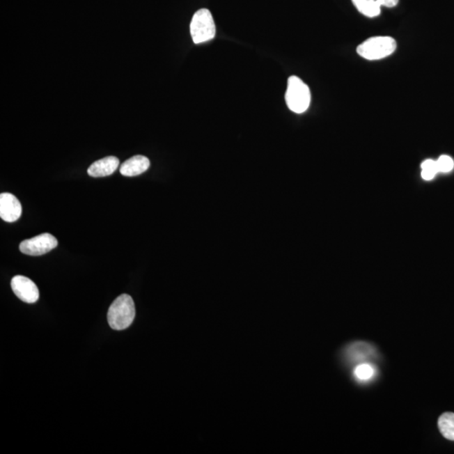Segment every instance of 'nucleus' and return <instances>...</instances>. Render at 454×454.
Returning <instances> with one entry per match:
<instances>
[{
    "instance_id": "nucleus-1",
    "label": "nucleus",
    "mask_w": 454,
    "mask_h": 454,
    "mask_svg": "<svg viewBox=\"0 0 454 454\" xmlns=\"http://www.w3.org/2000/svg\"><path fill=\"white\" fill-rule=\"evenodd\" d=\"M136 315V307L133 299L123 294L117 297L109 308L108 322L114 330L127 329L132 325Z\"/></svg>"
},
{
    "instance_id": "nucleus-2",
    "label": "nucleus",
    "mask_w": 454,
    "mask_h": 454,
    "mask_svg": "<svg viewBox=\"0 0 454 454\" xmlns=\"http://www.w3.org/2000/svg\"><path fill=\"white\" fill-rule=\"evenodd\" d=\"M311 91L307 84L297 76L290 77L285 94V101L291 111L306 112L311 104Z\"/></svg>"
},
{
    "instance_id": "nucleus-3",
    "label": "nucleus",
    "mask_w": 454,
    "mask_h": 454,
    "mask_svg": "<svg viewBox=\"0 0 454 454\" xmlns=\"http://www.w3.org/2000/svg\"><path fill=\"white\" fill-rule=\"evenodd\" d=\"M396 47V40L391 36H374L361 43L357 52L364 59L375 61L391 55Z\"/></svg>"
},
{
    "instance_id": "nucleus-4",
    "label": "nucleus",
    "mask_w": 454,
    "mask_h": 454,
    "mask_svg": "<svg viewBox=\"0 0 454 454\" xmlns=\"http://www.w3.org/2000/svg\"><path fill=\"white\" fill-rule=\"evenodd\" d=\"M190 34L196 44L209 42L214 39L216 36V25L209 10H198L194 15L190 23Z\"/></svg>"
},
{
    "instance_id": "nucleus-5",
    "label": "nucleus",
    "mask_w": 454,
    "mask_h": 454,
    "mask_svg": "<svg viewBox=\"0 0 454 454\" xmlns=\"http://www.w3.org/2000/svg\"><path fill=\"white\" fill-rule=\"evenodd\" d=\"M58 245L56 238L50 233L40 234L33 238L27 239L19 244V250L30 256H40L49 253Z\"/></svg>"
},
{
    "instance_id": "nucleus-6",
    "label": "nucleus",
    "mask_w": 454,
    "mask_h": 454,
    "mask_svg": "<svg viewBox=\"0 0 454 454\" xmlns=\"http://www.w3.org/2000/svg\"><path fill=\"white\" fill-rule=\"evenodd\" d=\"M11 288L16 297L22 302L33 304L39 299V290L31 279L22 275H17L12 279Z\"/></svg>"
},
{
    "instance_id": "nucleus-7",
    "label": "nucleus",
    "mask_w": 454,
    "mask_h": 454,
    "mask_svg": "<svg viewBox=\"0 0 454 454\" xmlns=\"http://www.w3.org/2000/svg\"><path fill=\"white\" fill-rule=\"evenodd\" d=\"M22 206L17 198L10 193L0 194V217L6 222H14L22 216Z\"/></svg>"
},
{
    "instance_id": "nucleus-8",
    "label": "nucleus",
    "mask_w": 454,
    "mask_h": 454,
    "mask_svg": "<svg viewBox=\"0 0 454 454\" xmlns=\"http://www.w3.org/2000/svg\"><path fill=\"white\" fill-rule=\"evenodd\" d=\"M120 161L116 157H107L95 162L88 169L89 176L102 178L111 175L118 169Z\"/></svg>"
},
{
    "instance_id": "nucleus-9",
    "label": "nucleus",
    "mask_w": 454,
    "mask_h": 454,
    "mask_svg": "<svg viewBox=\"0 0 454 454\" xmlns=\"http://www.w3.org/2000/svg\"><path fill=\"white\" fill-rule=\"evenodd\" d=\"M150 167V161L147 157L137 155L129 158L120 166V173L125 177L140 175L147 171Z\"/></svg>"
},
{
    "instance_id": "nucleus-10",
    "label": "nucleus",
    "mask_w": 454,
    "mask_h": 454,
    "mask_svg": "<svg viewBox=\"0 0 454 454\" xmlns=\"http://www.w3.org/2000/svg\"><path fill=\"white\" fill-rule=\"evenodd\" d=\"M361 14L374 18L381 13V6L377 0H352Z\"/></svg>"
},
{
    "instance_id": "nucleus-11",
    "label": "nucleus",
    "mask_w": 454,
    "mask_h": 454,
    "mask_svg": "<svg viewBox=\"0 0 454 454\" xmlns=\"http://www.w3.org/2000/svg\"><path fill=\"white\" fill-rule=\"evenodd\" d=\"M439 428L445 439L454 441V413L446 412L439 417Z\"/></svg>"
},
{
    "instance_id": "nucleus-12",
    "label": "nucleus",
    "mask_w": 454,
    "mask_h": 454,
    "mask_svg": "<svg viewBox=\"0 0 454 454\" xmlns=\"http://www.w3.org/2000/svg\"><path fill=\"white\" fill-rule=\"evenodd\" d=\"M421 177L424 178L425 180H431L433 178L435 177L436 174L439 171V168H437V161H433L431 159L425 160L423 164H421Z\"/></svg>"
},
{
    "instance_id": "nucleus-13",
    "label": "nucleus",
    "mask_w": 454,
    "mask_h": 454,
    "mask_svg": "<svg viewBox=\"0 0 454 454\" xmlns=\"http://www.w3.org/2000/svg\"><path fill=\"white\" fill-rule=\"evenodd\" d=\"M354 373L357 378L361 380L370 379L375 374L374 368L367 363L360 364L356 368Z\"/></svg>"
},
{
    "instance_id": "nucleus-14",
    "label": "nucleus",
    "mask_w": 454,
    "mask_h": 454,
    "mask_svg": "<svg viewBox=\"0 0 454 454\" xmlns=\"http://www.w3.org/2000/svg\"><path fill=\"white\" fill-rule=\"evenodd\" d=\"M437 168L439 172L448 173L454 167L453 160L448 156H441L437 161Z\"/></svg>"
},
{
    "instance_id": "nucleus-15",
    "label": "nucleus",
    "mask_w": 454,
    "mask_h": 454,
    "mask_svg": "<svg viewBox=\"0 0 454 454\" xmlns=\"http://www.w3.org/2000/svg\"><path fill=\"white\" fill-rule=\"evenodd\" d=\"M381 7L393 8L398 5L399 0H377Z\"/></svg>"
}]
</instances>
